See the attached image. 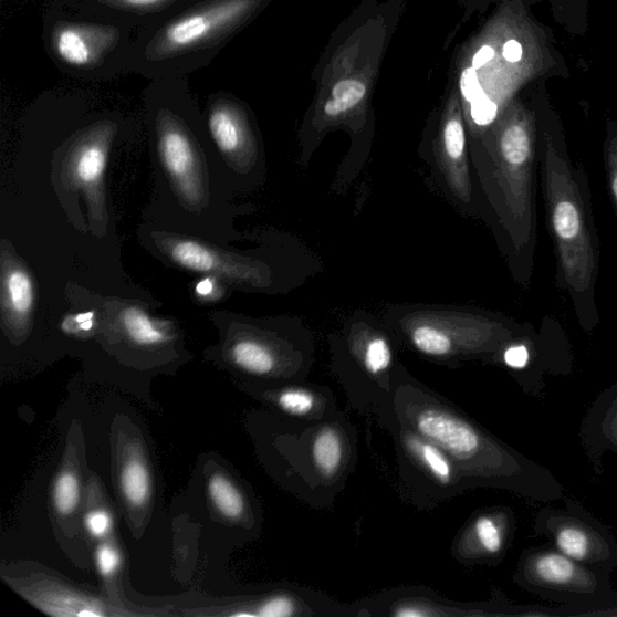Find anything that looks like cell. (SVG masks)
Masks as SVG:
<instances>
[{
	"mask_svg": "<svg viewBox=\"0 0 617 617\" xmlns=\"http://www.w3.org/2000/svg\"><path fill=\"white\" fill-rule=\"evenodd\" d=\"M546 220L557 253L558 286L565 290L586 333L599 324V240L586 170L575 166L561 139L541 147Z\"/></svg>",
	"mask_w": 617,
	"mask_h": 617,
	"instance_id": "1",
	"label": "cell"
},
{
	"mask_svg": "<svg viewBox=\"0 0 617 617\" xmlns=\"http://www.w3.org/2000/svg\"><path fill=\"white\" fill-rule=\"evenodd\" d=\"M493 156L499 172L503 226L519 261L520 281L527 285L536 244L534 171L538 156L527 125L514 121L505 126Z\"/></svg>",
	"mask_w": 617,
	"mask_h": 617,
	"instance_id": "2",
	"label": "cell"
},
{
	"mask_svg": "<svg viewBox=\"0 0 617 617\" xmlns=\"http://www.w3.org/2000/svg\"><path fill=\"white\" fill-rule=\"evenodd\" d=\"M609 575L543 545L523 554L517 581L535 596L565 605L560 615H616L617 592Z\"/></svg>",
	"mask_w": 617,
	"mask_h": 617,
	"instance_id": "3",
	"label": "cell"
},
{
	"mask_svg": "<svg viewBox=\"0 0 617 617\" xmlns=\"http://www.w3.org/2000/svg\"><path fill=\"white\" fill-rule=\"evenodd\" d=\"M157 157L165 198L184 208H202L211 189L208 157L191 132L168 112H160L157 118Z\"/></svg>",
	"mask_w": 617,
	"mask_h": 617,
	"instance_id": "4",
	"label": "cell"
},
{
	"mask_svg": "<svg viewBox=\"0 0 617 617\" xmlns=\"http://www.w3.org/2000/svg\"><path fill=\"white\" fill-rule=\"evenodd\" d=\"M534 532L587 567L608 573L617 569L615 536L575 501H567L565 509H542Z\"/></svg>",
	"mask_w": 617,
	"mask_h": 617,
	"instance_id": "5",
	"label": "cell"
},
{
	"mask_svg": "<svg viewBox=\"0 0 617 617\" xmlns=\"http://www.w3.org/2000/svg\"><path fill=\"white\" fill-rule=\"evenodd\" d=\"M254 0H209L174 20L147 48L150 60H165L211 44L245 18Z\"/></svg>",
	"mask_w": 617,
	"mask_h": 617,
	"instance_id": "6",
	"label": "cell"
},
{
	"mask_svg": "<svg viewBox=\"0 0 617 617\" xmlns=\"http://www.w3.org/2000/svg\"><path fill=\"white\" fill-rule=\"evenodd\" d=\"M415 427L427 440L459 460H471L492 446L485 442L477 429L456 416L429 408L416 416Z\"/></svg>",
	"mask_w": 617,
	"mask_h": 617,
	"instance_id": "7",
	"label": "cell"
},
{
	"mask_svg": "<svg viewBox=\"0 0 617 617\" xmlns=\"http://www.w3.org/2000/svg\"><path fill=\"white\" fill-rule=\"evenodd\" d=\"M117 42V32L102 25L64 24L53 33L57 56L73 66H91Z\"/></svg>",
	"mask_w": 617,
	"mask_h": 617,
	"instance_id": "8",
	"label": "cell"
},
{
	"mask_svg": "<svg viewBox=\"0 0 617 617\" xmlns=\"http://www.w3.org/2000/svg\"><path fill=\"white\" fill-rule=\"evenodd\" d=\"M209 129L224 159L237 158L244 153L248 134L232 103L220 101L213 104L209 115Z\"/></svg>",
	"mask_w": 617,
	"mask_h": 617,
	"instance_id": "9",
	"label": "cell"
},
{
	"mask_svg": "<svg viewBox=\"0 0 617 617\" xmlns=\"http://www.w3.org/2000/svg\"><path fill=\"white\" fill-rule=\"evenodd\" d=\"M583 436L586 446L599 453L608 449L617 454V383L600 395L584 422Z\"/></svg>",
	"mask_w": 617,
	"mask_h": 617,
	"instance_id": "10",
	"label": "cell"
},
{
	"mask_svg": "<svg viewBox=\"0 0 617 617\" xmlns=\"http://www.w3.org/2000/svg\"><path fill=\"white\" fill-rule=\"evenodd\" d=\"M4 299L8 311L13 320L24 321L33 306L32 280L20 266H11L3 275Z\"/></svg>",
	"mask_w": 617,
	"mask_h": 617,
	"instance_id": "11",
	"label": "cell"
},
{
	"mask_svg": "<svg viewBox=\"0 0 617 617\" xmlns=\"http://www.w3.org/2000/svg\"><path fill=\"white\" fill-rule=\"evenodd\" d=\"M313 458L322 474L332 477L338 472L343 461V445L339 435L333 428H324L317 435L313 446Z\"/></svg>",
	"mask_w": 617,
	"mask_h": 617,
	"instance_id": "12",
	"label": "cell"
},
{
	"mask_svg": "<svg viewBox=\"0 0 617 617\" xmlns=\"http://www.w3.org/2000/svg\"><path fill=\"white\" fill-rule=\"evenodd\" d=\"M234 364L244 370L264 375L275 366V358L270 348L257 341H241L232 348Z\"/></svg>",
	"mask_w": 617,
	"mask_h": 617,
	"instance_id": "13",
	"label": "cell"
},
{
	"mask_svg": "<svg viewBox=\"0 0 617 617\" xmlns=\"http://www.w3.org/2000/svg\"><path fill=\"white\" fill-rule=\"evenodd\" d=\"M411 451L422 464L442 484H449L453 477V467L448 456L435 442L415 437L409 438Z\"/></svg>",
	"mask_w": 617,
	"mask_h": 617,
	"instance_id": "14",
	"label": "cell"
},
{
	"mask_svg": "<svg viewBox=\"0 0 617 617\" xmlns=\"http://www.w3.org/2000/svg\"><path fill=\"white\" fill-rule=\"evenodd\" d=\"M123 322L129 338L139 345H158L164 344L168 339L166 331L160 330L156 322L142 312L140 308H128L124 314Z\"/></svg>",
	"mask_w": 617,
	"mask_h": 617,
	"instance_id": "15",
	"label": "cell"
},
{
	"mask_svg": "<svg viewBox=\"0 0 617 617\" xmlns=\"http://www.w3.org/2000/svg\"><path fill=\"white\" fill-rule=\"evenodd\" d=\"M121 490L132 505H143L150 498L151 480L149 471L140 461H130L121 472Z\"/></svg>",
	"mask_w": 617,
	"mask_h": 617,
	"instance_id": "16",
	"label": "cell"
},
{
	"mask_svg": "<svg viewBox=\"0 0 617 617\" xmlns=\"http://www.w3.org/2000/svg\"><path fill=\"white\" fill-rule=\"evenodd\" d=\"M208 491L215 506L228 519H238L244 513V500L230 479L215 475L210 479Z\"/></svg>",
	"mask_w": 617,
	"mask_h": 617,
	"instance_id": "17",
	"label": "cell"
},
{
	"mask_svg": "<svg viewBox=\"0 0 617 617\" xmlns=\"http://www.w3.org/2000/svg\"><path fill=\"white\" fill-rule=\"evenodd\" d=\"M105 166L106 150L97 143L84 145L74 164L79 181L85 185L97 184L103 178Z\"/></svg>",
	"mask_w": 617,
	"mask_h": 617,
	"instance_id": "18",
	"label": "cell"
},
{
	"mask_svg": "<svg viewBox=\"0 0 617 617\" xmlns=\"http://www.w3.org/2000/svg\"><path fill=\"white\" fill-rule=\"evenodd\" d=\"M366 91V85L359 80H342L332 90V98L325 105V114L335 117L352 111L364 100Z\"/></svg>",
	"mask_w": 617,
	"mask_h": 617,
	"instance_id": "19",
	"label": "cell"
},
{
	"mask_svg": "<svg viewBox=\"0 0 617 617\" xmlns=\"http://www.w3.org/2000/svg\"><path fill=\"white\" fill-rule=\"evenodd\" d=\"M411 342L419 352L428 356L442 357L452 351L448 333L431 325L416 327L411 333Z\"/></svg>",
	"mask_w": 617,
	"mask_h": 617,
	"instance_id": "20",
	"label": "cell"
},
{
	"mask_svg": "<svg viewBox=\"0 0 617 617\" xmlns=\"http://www.w3.org/2000/svg\"><path fill=\"white\" fill-rule=\"evenodd\" d=\"M478 543L490 556L500 555L506 542V532L503 523L493 516H481L474 525Z\"/></svg>",
	"mask_w": 617,
	"mask_h": 617,
	"instance_id": "21",
	"label": "cell"
},
{
	"mask_svg": "<svg viewBox=\"0 0 617 617\" xmlns=\"http://www.w3.org/2000/svg\"><path fill=\"white\" fill-rule=\"evenodd\" d=\"M442 146L446 157L452 165L464 164L466 159V133L462 121L458 117L448 121L442 132Z\"/></svg>",
	"mask_w": 617,
	"mask_h": 617,
	"instance_id": "22",
	"label": "cell"
},
{
	"mask_svg": "<svg viewBox=\"0 0 617 617\" xmlns=\"http://www.w3.org/2000/svg\"><path fill=\"white\" fill-rule=\"evenodd\" d=\"M80 501L79 480L72 473H63L59 477L53 488V502L62 515H69L75 511Z\"/></svg>",
	"mask_w": 617,
	"mask_h": 617,
	"instance_id": "23",
	"label": "cell"
},
{
	"mask_svg": "<svg viewBox=\"0 0 617 617\" xmlns=\"http://www.w3.org/2000/svg\"><path fill=\"white\" fill-rule=\"evenodd\" d=\"M366 369L374 375H378L390 367L393 362V351L384 338L372 339L364 355Z\"/></svg>",
	"mask_w": 617,
	"mask_h": 617,
	"instance_id": "24",
	"label": "cell"
},
{
	"mask_svg": "<svg viewBox=\"0 0 617 617\" xmlns=\"http://www.w3.org/2000/svg\"><path fill=\"white\" fill-rule=\"evenodd\" d=\"M279 405L293 415H306L314 409L315 398L311 393L289 390L280 395Z\"/></svg>",
	"mask_w": 617,
	"mask_h": 617,
	"instance_id": "25",
	"label": "cell"
},
{
	"mask_svg": "<svg viewBox=\"0 0 617 617\" xmlns=\"http://www.w3.org/2000/svg\"><path fill=\"white\" fill-rule=\"evenodd\" d=\"M605 166L613 203L617 213V137L609 139L605 150Z\"/></svg>",
	"mask_w": 617,
	"mask_h": 617,
	"instance_id": "26",
	"label": "cell"
},
{
	"mask_svg": "<svg viewBox=\"0 0 617 617\" xmlns=\"http://www.w3.org/2000/svg\"><path fill=\"white\" fill-rule=\"evenodd\" d=\"M499 106L492 102L487 95L479 97L472 102L471 113L474 123L479 126H488L493 123L498 116Z\"/></svg>",
	"mask_w": 617,
	"mask_h": 617,
	"instance_id": "27",
	"label": "cell"
},
{
	"mask_svg": "<svg viewBox=\"0 0 617 617\" xmlns=\"http://www.w3.org/2000/svg\"><path fill=\"white\" fill-rule=\"evenodd\" d=\"M294 603L286 596H278L268 599L260 608L258 616L261 617H289L294 615Z\"/></svg>",
	"mask_w": 617,
	"mask_h": 617,
	"instance_id": "28",
	"label": "cell"
},
{
	"mask_svg": "<svg viewBox=\"0 0 617 617\" xmlns=\"http://www.w3.org/2000/svg\"><path fill=\"white\" fill-rule=\"evenodd\" d=\"M97 567L103 576L113 575L119 566V555L117 550L104 544L97 550Z\"/></svg>",
	"mask_w": 617,
	"mask_h": 617,
	"instance_id": "29",
	"label": "cell"
},
{
	"mask_svg": "<svg viewBox=\"0 0 617 617\" xmlns=\"http://www.w3.org/2000/svg\"><path fill=\"white\" fill-rule=\"evenodd\" d=\"M85 525L92 536H95V538H103V536L111 531L113 521L111 515L106 512L96 511L86 516Z\"/></svg>",
	"mask_w": 617,
	"mask_h": 617,
	"instance_id": "30",
	"label": "cell"
},
{
	"mask_svg": "<svg viewBox=\"0 0 617 617\" xmlns=\"http://www.w3.org/2000/svg\"><path fill=\"white\" fill-rule=\"evenodd\" d=\"M461 91L466 101L471 103L485 95L484 90L480 85L477 70L468 69L462 73Z\"/></svg>",
	"mask_w": 617,
	"mask_h": 617,
	"instance_id": "31",
	"label": "cell"
},
{
	"mask_svg": "<svg viewBox=\"0 0 617 617\" xmlns=\"http://www.w3.org/2000/svg\"><path fill=\"white\" fill-rule=\"evenodd\" d=\"M104 2L127 10L149 11L164 8L176 0H104Z\"/></svg>",
	"mask_w": 617,
	"mask_h": 617,
	"instance_id": "32",
	"label": "cell"
},
{
	"mask_svg": "<svg viewBox=\"0 0 617 617\" xmlns=\"http://www.w3.org/2000/svg\"><path fill=\"white\" fill-rule=\"evenodd\" d=\"M503 358L508 367L523 369L529 366L530 352L525 345L517 344L508 347Z\"/></svg>",
	"mask_w": 617,
	"mask_h": 617,
	"instance_id": "33",
	"label": "cell"
},
{
	"mask_svg": "<svg viewBox=\"0 0 617 617\" xmlns=\"http://www.w3.org/2000/svg\"><path fill=\"white\" fill-rule=\"evenodd\" d=\"M503 56L508 62H519L522 57V46L516 42V40H509V42L504 45Z\"/></svg>",
	"mask_w": 617,
	"mask_h": 617,
	"instance_id": "34",
	"label": "cell"
},
{
	"mask_svg": "<svg viewBox=\"0 0 617 617\" xmlns=\"http://www.w3.org/2000/svg\"><path fill=\"white\" fill-rule=\"evenodd\" d=\"M494 57V50L490 46H484L477 52L473 59V69L479 70L484 66Z\"/></svg>",
	"mask_w": 617,
	"mask_h": 617,
	"instance_id": "35",
	"label": "cell"
},
{
	"mask_svg": "<svg viewBox=\"0 0 617 617\" xmlns=\"http://www.w3.org/2000/svg\"><path fill=\"white\" fill-rule=\"evenodd\" d=\"M396 616H400V617H422L426 616L427 613L418 609V608H414V607H408V608H401L399 610H397L395 613Z\"/></svg>",
	"mask_w": 617,
	"mask_h": 617,
	"instance_id": "36",
	"label": "cell"
},
{
	"mask_svg": "<svg viewBox=\"0 0 617 617\" xmlns=\"http://www.w3.org/2000/svg\"><path fill=\"white\" fill-rule=\"evenodd\" d=\"M197 291L202 294V296H209V294L213 291V280L210 278L203 280L202 283L198 285Z\"/></svg>",
	"mask_w": 617,
	"mask_h": 617,
	"instance_id": "37",
	"label": "cell"
}]
</instances>
